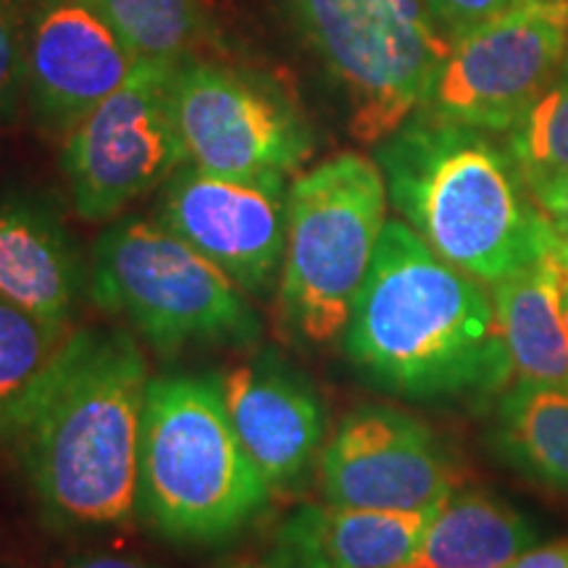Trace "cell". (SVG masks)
Instances as JSON below:
<instances>
[{"instance_id":"obj_1","label":"cell","mask_w":568,"mask_h":568,"mask_svg":"<svg viewBox=\"0 0 568 568\" xmlns=\"http://www.w3.org/2000/svg\"><path fill=\"white\" fill-rule=\"evenodd\" d=\"M376 389L422 403L489 400L514 382L493 293L389 219L339 337Z\"/></svg>"},{"instance_id":"obj_2","label":"cell","mask_w":568,"mask_h":568,"mask_svg":"<svg viewBox=\"0 0 568 568\" xmlns=\"http://www.w3.org/2000/svg\"><path fill=\"white\" fill-rule=\"evenodd\" d=\"M151 368L124 329H74L11 439L59 527H122L138 514L140 432Z\"/></svg>"},{"instance_id":"obj_3","label":"cell","mask_w":568,"mask_h":568,"mask_svg":"<svg viewBox=\"0 0 568 568\" xmlns=\"http://www.w3.org/2000/svg\"><path fill=\"white\" fill-rule=\"evenodd\" d=\"M374 161L403 222L487 287L552 251L548 219L489 132L418 111L374 145Z\"/></svg>"},{"instance_id":"obj_4","label":"cell","mask_w":568,"mask_h":568,"mask_svg":"<svg viewBox=\"0 0 568 568\" xmlns=\"http://www.w3.org/2000/svg\"><path fill=\"white\" fill-rule=\"evenodd\" d=\"M268 495L226 414L219 376H153L138 466L145 521L172 542L219 545L251 527Z\"/></svg>"},{"instance_id":"obj_5","label":"cell","mask_w":568,"mask_h":568,"mask_svg":"<svg viewBox=\"0 0 568 568\" xmlns=\"http://www.w3.org/2000/svg\"><path fill=\"white\" fill-rule=\"evenodd\" d=\"M387 184L379 163L339 153L290 184L287 245L276 280L284 335L324 347L343 337L385 232Z\"/></svg>"},{"instance_id":"obj_6","label":"cell","mask_w":568,"mask_h":568,"mask_svg":"<svg viewBox=\"0 0 568 568\" xmlns=\"http://www.w3.org/2000/svg\"><path fill=\"white\" fill-rule=\"evenodd\" d=\"M90 293L159 355L243 347L261 335L243 290L193 245L148 219L116 222L98 237Z\"/></svg>"},{"instance_id":"obj_7","label":"cell","mask_w":568,"mask_h":568,"mask_svg":"<svg viewBox=\"0 0 568 568\" xmlns=\"http://www.w3.org/2000/svg\"><path fill=\"white\" fill-rule=\"evenodd\" d=\"M351 109V134L379 145L424 109L450 40L424 0H290Z\"/></svg>"},{"instance_id":"obj_8","label":"cell","mask_w":568,"mask_h":568,"mask_svg":"<svg viewBox=\"0 0 568 568\" xmlns=\"http://www.w3.org/2000/svg\"><path fill=\"white\" fill-rule=\"evenodd\" d=\"M176 63L140 59L122 88L63 134V174L84 222H111L187 163L172 109Z\"/></svg>"},{"instance_id":"obj_9","label":"cell","mask_w":568,"mask_h":568,"mask_svg":"<svg viewBox=\"0 0 568 568\" xmlns=\"http://www.w3.org/2000/svg\"><path fill=\"white\" fill-rule=\"evenodd\" d=\"M568 55V0H529L450 42L424 113L506 134Z\"/></svg>"},{"instance_id":"obj_10","label":"cell","mask_w":568,"mask_h":568,"mask_svg":"<svg viewBox=\"0 0 568 568\" xmlns=\"http://www.w3.org/2000/svg\"><path fill=\"white\" fill-rule=\"evenodd\" d=\"M172 109L187 163L205 172L287 176L314 153V132L284 92L216 63H176Z\"/></svg>"},{"instance_id":"obj_11","label":"cell","mask_w":568,"mask_h":568,"mask_svg":"<svg viewBox=\"0 0 568 568\" xmlns=\"http://www.w3.org/2000/svg\"><path fill=\"white\" fill-rule=\"evenodd\" d=\"M287 213V176H226L182 163L163 184L159 222L245 295H258L280 280Z\"/></svg>"},{"instance_id":"obj_12","label":"cell","mask_w":568,"mask_h":568,"mask_svg":"<svg viewBox=\"0 0 568 568\" xmlns=\"http://www.w3.org/2000/svg\"><path fill=\"white\" fill-rule=\"evenodd\" d=\"M326 503L393 514H426L456 487V464L422 418L361 406L337 424L318 458Z\"/></svg>"},{"instance_id":"obj_13","label":"cell","mask_w":568,"mask_h":568,"mask_svg":"<svg viewBox=\"0 0 568 568\" xmlns=\"http://www.w3.org/2000/svg\"><path fill=\"white\" fill-rule=\"evenodd\" d=\"M138 53L82 0H38L27 38V88L38 116L67 134L138 67Z\"/></svg>"},{"instance_id":"obj_14","label":"cell","mask_w":568,"mask_h":568,"mask_svg":"<svg viewBox=\"0 0 568 568\" xmlns=\"http://www.w3.org/2000/svg\"><path fill=\"white\" fill-rule=\"evenodd\" d=\"M219 385L234 432L268 489L303 481L322 458L326 432L314 385L272 353L226 372Z\"/></svg>"},{"instance_id":"obj_15","label":"cell","mask_w":568,"mask_h":568,"mask_svg":"<svg viewBox=\"0 0 568 568\" xmlns=\"http://www.w3.org/2000/svg\"><path fill=\"white\" fill-rule=\"evenodd\" d=\"M429 516L305 503L276 529L272 568H406Z\"/></svg>"},{"instance_id":"obj_16","label":"cell","mask_w":568,"mask_h":568,"mask_svg":"<svg viewBox=\"0 0 568 568\" xmlns=\"http://www.w3.org/2000/svg\"><path fill=\"white\" fill-rule=\"evenodd\" d=\"M82 287L80 251L61 219L30 197H0V297L71 324Z\"/></svg>"},{"instance_id":"obj_17","label":"cell","mask_w":568,"mask_h":568,"mask_svg":"<svg viewBox=\"0 0 568 568\" xmlns=\"http://www.w3.org/2000/svg\"><path fill=\"white\" fill-rule=\"evenodd\" d=\"M537 539L535 524L508 500L456 485L432 510L406 568H506Z\"/></svg>"},{"instance_id":"obj_18","label":"cell","mask_w":568,"mask_h":568,"mask_svg":"<svg viewBox=\"0 0 568 568\" xmlns=\"http://www.w3.org/2000/svg\"><path fill=\"white\" fill-rule=\"evenodd\" d=\"M514 379L568 385V318L556 253L489 287Z\"/></svg>"},{"instance_id":"obj_19","label":"cell","mask_w":568,"mask_h":568,"mask_svg":"<svg viewBox=\"0 0 568 568\" xmlns=\"http://www.w3.org/2000/svg\"><path fill=\"white\" fill-rule=\"evenodd\" d=\"M495 400L493 450L521 477L568 497V385L514 379Z\"/></svg>"},{"instance_id":"obj_20","label":"cell","mask_w":568,"mask_h":568,"mask_svg":"<svg viewBox=\"0 0 568 568\" xmlns=\"http://www.w3.org/2000/svg\"><path fill=\"white\" fill-rule=\"evenodd\" d=\"M74 326L0 297V439H13L51 379Z\"/></svg>"},{"instance_id":"obj_21","label":"cell","mask_w":568,"mask_h":568,"mask_svg":"<svg viewBox=\"0 0 568 568\" xmlns=\"http://www.w3.org/2000/svg\"><path fill=\"white\" fill-rule=\"evenodd\" d=\"M506 151L531 197L568 180V55L548 88L506 132Z\"/></svg>"},{"instance_id":"obj_22","label":"cell","mask_w":568,"mask_h":568,"mask_svg":"<svg viewBox=\"0 0 568 568\" xmlns=\"http://www.w3.org/2000/svg\"><path fill=\"white\" fill-rule=\"evenodd\" d=\"M122 34L138 59L182 61L193 45L197 0H82Z\"/></svg>"},{"instance_id":"obj_23","label":"cell","mask_w":568,"mask_h":568,"mask_svg":"<svg viewBox=\"0 0 568 568\" xmlns=\"http://www.w3.org/2000/svg\"><path fill=\"white\" fill-rule=\"evenodd\" d=\"M21 84H27V45H21L17 3L0 0V122L17 109Z\"/></svg>"},{"instance_id":"obj_24","label":"cell","mask_w":568,"mask_h":568,"mask_svg":"<svg viewBox=\"0 0 568 568\" xmlns=\"http://www.w3.org/2000/svg\"><path fill=\"white\" fill-rule=\"evenodd\" d=\"M424 3L439 27V32L453 42L468 32L479 30L487 21L529 3V0H424Z\"/></svg>"},{"instance_id":"obj_25","label":"cell","mask_w":568,"mask_h":568,"mask_svg":"<svg viewBox=\"0 0 568 568\" xmlns=\"http://www.w3.org/2000/svg\"><path fill=\"white\" fill-rule=\"evenodd\" d=\"M537 205L542 209L552 232V245L568 247V180L552 184L550 190L539 193Z\"/></svg>"},{"instance_id":"obj_26","label":"cell","mask_w":568,"mask_h":568,"mask_svg":"<svg viewBox=\"0 0 568 568\" xmlns=\"http://www.w3.org/2000/svg\"><path fill=\"white\" fill-rule=\"evenodd\" d=\"M506 568H568V539L535 545Z\"/></svg>"},{"instance_id":"obj_27","label":"cell","mask_w":568,"mask_h":568,"mask_svg":"<svg viewBox=\"0 0 568 568\" xmlns=\"http://www.w3.org/2000/svg\"><path fill=\"white\" fill-rule=\"evenodd\" d=\"M63 568H155L140 558L116 556V552H88V556H74Z\"/></svg>"},{"instance_id":"obj_28","label":"cell","mask_w":568,"mask_h":568,"mask_svg":"<svg viewBox=\"0 0 568 568\" xmlns=\"http://www.w3.org/2000/svg\"><path fill=\"white\" fill-rule=\"evenodd\" d=\"M552 253H556L560 266V297H564V314L568 318V247L552 245Z\"/></svg>"},{"instance_id":"obj_29","label":"cell","mask_w":568,"mask_h":568,"mask_svg":"<svg viewBox=\"0 0 568 568\" xmlns=\"http://www.w3.org/2000/svg\"><path fill=\"white\" fill-rule=\"evenodd\" d=\"M232 568H272V566H253V564H245V566H232Z\"/></svg>"},{"instance_id":"obj_30","label":"cell","mask_w":568,"mask_h":568,"mask_svg":"<svg viewBox=\"0 0 568 568\" xmlns=\"http://www.w3.org/2000/svg\"><path fill=\"white\" fill-rule=\"evenodd\" d=\"M556 247H558V245H556Z\"/></svg>"}]
</instances>
